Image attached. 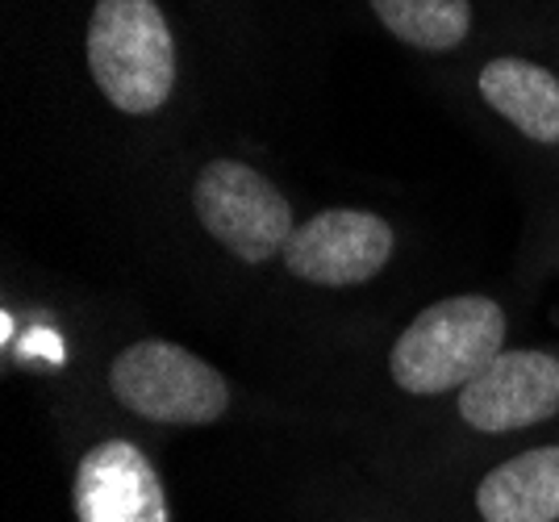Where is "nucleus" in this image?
<instances>
[{"mask_svg": "<svg viewBox=\"0 0 559 522\" xmlns=\"http://www.w3.org/2000/svg\"><path fill=\"white\" fill-rule=\"evenodd\" d=\"M506 313L492 297H447L421 309L396 339L389 372L405 393L435 398L464 389L501 356Z\"/></svg>", "mask_w": 559, "mask_h": 522, "instance_id": "1", "label": "nucleus"}, {"mask_svg": "<svg viewBox=\"0 0 559 522\" xmlns=\"http://www.w3.org/2000/svg\"><path fill=\"white\" fill-rule=\"evenodd\" d=\"M88 68L121 114H155L176 88V43L155 0H96Z\"/></svg>", "mask_w": 559, "mask_h": 522, "instance_id": "2", "label": "nucleus"}, {"mask_svg": "<svg viewBox=\"0 0 559 522\" xmlns=\"http://www.w3.org/2000/svg\"><path fill=\"white\" fill-rule=\"evenodd\" d=\"M109 384L126 410L167 427H205L230 405L222 372L164 339H142L126 347L109 368Z\"/></svg>", "mask_w": 559, "mask_h": 522, "instance_id": "3", "label": "nucleus"}, {"mask_svg": "<svg viewBox=\"0 0 559 522\" xmlns=\"http://www.w3.org/2000/svg\"><path fill=\"white\" fill-rule=\"evenodd\" d=\"M192 205L201 226L242 263H267L297 230L284 192L238 159H213L192 185Z\"/></svg>", "mask_w": 559, "mask_h": 522, "instance_id": "4", "label": "nucleus"}, {"mask_svg": "<svg viewBox=\"0 0 559 522\" xmlns=\"http://www.w3.org/2000/svg\"><path fill=\"white\" fill-rule=\"evenodd\" d=\"M389 260H393V226L364 210L313 214L293 230L284 247V263L293 276L326 288L364 285Z\"/></svg>", "mask_w": 559, "mask_h": 522, "instance_id": "5", "label": "nucleus"}, {"mask_svg": "<svg viewBox=\"0 0 559 522\" xmlns=\"http://www.w3.org/2000/svg\"><path fill=\"white\" fill-rule=\"evenodd\" d=\"M559 414V359L547 352H501L460 389V418L476 430H522Z\"/></svg>", "mask_w": 559, "mask_h": 522, "instance_id": "6", "label": "nucleus"}, {"mask_svg": "<svg viewBox=\"0 0 559 522\" xmlns=\"http://www.w3.org/2000/svg\"><path fill=\"white\" fill-rule=\"evenodd\" d=\"M71 494L80 522H167L164 481L142 448L126 439L96 443L80 460Z\"/></svg>", "mask_w": 559, "mask_h": 522, "instance_id": "7", "label": "nucleus"}, {"mask_svg": "<svg viewBox=\"0 0 559 522\" xmlns=\"http://www.w3.org/2000/svg\"><path fill=\"white\" fill-rule=\"evenodd\" d=\"M476 510L485 522H559V448L497 464L476 489Z\"/></svg>", "mask_w": 559, "mask_h": 522, "instance_id": "8", "label": "nucleus"}, {"mask_svg": "<svg viewBox=\"0 0 559 522\" xmlns=\"http://www.w3.org/2000/svg\"><path fill=\"white\" fill-rule=\"evenodd\" d=\"M480 96L535 143H559V80L531 59L501 55L480 72Z\"/></svg>", "mask_w": 559, "mask_h": 522, "instance_id": "9", "label": "nucleus"}, {"mask_svg": "<svg viewBox=\"0 0 559 522\" xmlns=\"http://www.w3.org/2000/svg\"><path fill=\"white\" fill-rule=\"evenodd\" d=\"M372 13L393 38L418 50L460 47L472 29L467 0H372Z\"/></svg>", "mask_w": 559, "mask_h": 522, "instance_id": "10", "label": "nucleus"}, {"mask_svg": "<svg viewBox=\"0 0 559 522\" xmlns=\"http://www.w3.org/2000/svg\"><path fill=\"white\" fill-rule=\"evenodd\" d=\"M25 356H47V359H63V343L55 339L50 331H34L29 339L22 343Z\"/></svg>", "mask_w": 559, "mask_h": 522, "instance_id": "11", "label": "nucleus"}]
</instances>
